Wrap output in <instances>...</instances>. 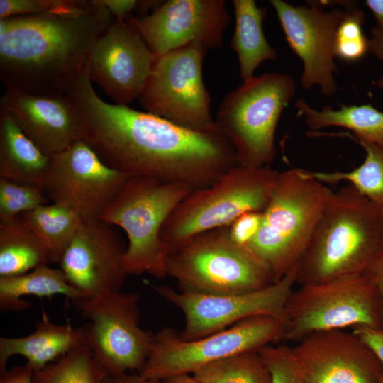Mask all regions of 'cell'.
I'll use <instances>...</instances> for the list:
<instances>
[{
  "label": "cell",
  "mask_w": 383,
  "mask_h": 383,
  "mask_svg": "<svg viewBox=\"0 0 383 383\" xmlns=\"http://www.w3.org/2000/svg\"><path fill=\"white\" fill-rule=\"evenodd\" d=\"M207 51L203 45L191 43L156 56L138 99L145 111L189 130L218 131L203 80Z\"/></svg>",
  "instance_id": "cell-12"
},
{
  "label": "cell",
  "mask_w": 383,
  "mask_h": 383,
  "mask_svg": "<svg viewBox=\"0 0 383 383\" xmlns=\"http://www.w3.org/2000/svg\"><path fill=\"white\" fill-rule=\"evenodd\" d=\"M84 344L82 327L74 328L70 323L56 324L45 312L35 325L34 331L21 338H0V372L13 355H21L33 371L40 370L65 353Z\"/></svg>",
  "instance_id": "cell-21"
},
{
  "label": "cell",
  "mask_w": 383,
  "mask_h": 383,
  "mask_svg": "<svg viewBox=\"0 0 383 383\" xmlns=\"http://www.w3.org/2000/svg\"><path fill=\"white\" fill-rule=\"evenodd\" d=\"M61 294L72 301L84 297L70 284L60 268H52L48 265L39 266L19 275L0 277V311H21L32 304L23 301V296L52 298Z\"/></svg>",
  "instance_id": "cell-25"
},
{
  "label": "cell",
  "mask_w": 383,
  "mask_h": 383,
  "mask_svg": "<svg viewBox=\"0 0 383 383\" xmlns=\"http://www.w3.org/2000/svg\"><path fill=\"white\" fill-rule=\"evenodd\" d=\"M379 383H383V371L379 377Z\"/></svg>",
  "instance_id": "cell-44"
},
{
  "label": "cell",
  "mask_w": 383,
  "mask_h": 383,
  "mask_svg": "<svg viewBox=\"0 0 383 383\" xmlns=\"http://www.w3.org/2000/svg\"><path fill=\"white\" fill-rule=\"evenodd\" d=\"M51 158L0 108V178L44 188Z\"/></svg>",
  "instance_id": "cell-22"
},
{
  "label": "cell",
  "mask_w": 383,
  "mask_h": 383,
  "mask_svg": "<svg viewBox=\"0 0 383 383\" xmlns=\"http://www.w3.org/2000/svg\"><path fill=\"white\" fill-rule=\"evenodd\" d=\"M230 20L224 0H169L150 15L126 21L159 56L191 43L207 50L221 48Z\"/></svg>",
  "instance_id": "cell-15"
},
{
  "label": "cell",
  "mask_w": 383,
  "mask_h": 383,
  "mask_svg": "<svg viewBox=\"0 0 383 383\" xmlns=\"http://www.w3.org/2000/svg\"><path fill=\"white\" fill-rule=\"evenodd\" d=\"M279 172L270 165H235L210 185L192 191L165 222L160 238L169 255L194 236L230 226L248 211H264Z\"/></svg>",
  "instance_id": "cell-5"
},
{
  "label": "cell",
  "mask_w": 383,
  "mask_h": 383,
  "mask_svg": "<svg viewBox=\"0 0 383 383\" xmlns=\"http://www.w3.org/2000/svg\"><path fill=\"white\" fill-rule=\"evenodd\" d=\"M292 348L306 383H379L382 365L353 332H316Z\"/></svg>",
  "instance_id": "cell-19"
},
{
  "label": "cell",
  "mask_w": 383,
  "mask_h": 383,
  "mask_svg": "<svg viewBox=\"0 0 383 383\" xmlns=\"http://www.w3.org/2000/svg\"><path fill=\"white\" fill-rule=\"evenodd\" d=\"M101 6L107 9L115 20L126 21L132 12L137 9L138 1L136 0H94Z\"/></svg>",
  "instance_id": "cell-38"
},
{
  "label": "cell",
  "mask_w": 383,
  "mask_h": 383,
  "mask_svg": "<svg viewBox=\"0 0 383 383\" xmlns=\"http://www.w3.org/2000/svg\"><path fill=\"white\" fill-rule=\"evenodd\" d=\"M155 57L134 28L115 20L94 45L87 73L116 104L128 106L139 98Z\"/></svg>",
  "instance_id": "cell-17"
},
{
  "label": "cell",
  "mask_w": 383,
  "mask_h": 383,
  "mask_svg": "<svg viewBox=\"0 0 383 383\" xmlns=\"http://www.w3.org/2000/svg\"><path fill=\"white\" fill-rule=\"evenodd\" d=\"M0 108L7 111L23 132L50 157L80 140L77 111L67 94L6 91Z\"/></svg>",
  "instance_id": "cell-20"
},
{
  "label": "cell",
  "mask_w": 383,
  "mask_h": 383,
  "mask_svg": "<svg viewBox=\"0 0 383 383\" xmlns=\"http://www.w3.org/2000/svg\"><path fill=\"white\" fill-rule=\"evenodd\" d=\"M42 242L50 263H58L84 221L72 209L56 204L42 205L19 216Z\"/></svg>",
  "instance_id": "cell-27"
},
{
  "label": "cell",
  "mask_w": 383,
  "mask_h": 383,
  "mask_svg": "<svg viewBox=\"0 0 383 383\" xmlns=\"http://www.w3.org/2000/svg\"><path fill=\"white\" fill-rule=\"evenodd\" d=\"M48 200L42 187L0 178V222L48 204Z\"/></svg>",
  "instance_id": "cell-32"
},
{
  "label": "cell",
  "mask_w": 383,
  "mask_h": 383,
  "mask_svg": "<svg viewBox=\"0 0 383 383\" xmlns=\"http://www.w3.org/2000/svg\"><path fill=\"white\" fill-rule=\"evenodd\" d=\"M365 151L364 162L350 172H318L310 176L323 184L346 182L372 203L383 209V149L377 145L350 136Z\"/></svg>",
  "instance_id": "cell-28"
},
{
  "label": "cell",
  "mask_w": 383,
  "mask_h": 383,
  "mask_svg": "<svg viewBox=\"0 0 383 383\" xmlns=\"http://www.w3.org/2000/svg\"><path fill=\"white\" fill-rule=\"evenodd\" d=\"M232 4L235 23L230 45L237 53L240 77L245 82L254 77L261 63L277 60V52L263 32L267 9L258 7L254 0H233Z\"/></svg>",
  "instance_id": "cell-23"
},
{
  "label": "cell",
  "mask_w": 383,
  "mask_h": 383,
  "mask_svg": "<svg viewBox=\"0 0 383 383\" xmlns=\"http://www.w3.org/2000/svg\"><path fill=\"white\" fill-rule=\"evenodd\" d=\"M263 211H248L228 226L229 237L235 244L247 248L257 235L262 223Z\"/></svg>",
  "instance_id": "cell-35"
},
{
  "label": "cell",
  "mask_w": 383,
  "mask_h": 383,
  "mask_svg": "<svg viewBox=\"0 0 383 383\" xmlns=\"http://www.w3.org/2000/svg\"><path fill=\"white\" fill-rule=\"evenodd\" d=\"M114 21L94 0H66L51 12L0 19V81L6 91L67 94Z\"/></svg>",
  "instance_id": "cell-2"
},
{
  "label": "cell",
  "mask_w": 383,
  "mask_h": 383,
  "mask_svg": "<svg viewBox=\"0 0 383 383\" xmlns=\"http://www.w3.org/2000/svg\"><path fill=\"white\" fill-rule=\"evenodd\" d=\"M382 234V209L350 184L333 192L299 263L296 283L364 273Z\"/></svg>",
  "instance_id": "cell-3"
},
{
  "label": "cell",
  "mask_w": 383,
  "mask_h": 383,
  "mask_svg": "<svg viewBox=\"0 0 383 383\" xmlns=\"http://www.w3.org/2000/svg\"><path fill=\"white\" fill-rule=\"evenodd\" d=\"M285 313L284 340L290 342L319 331L383 326L380 295L365 273L301 284L292 292Z\"/></svg>",
  "instance_id": "cell-9"
},
{
  "label": "cell",
  "mask_w": 383,
  "mask_h": 383,
  "mask_svg": "<svg viewBox=\"0 0 383 383\" xmlns=\"http://www.w3.org/2000/svg\"><path fill=\"white\" fill-rule=\"evenodd\" d=\"M34 371L27 364L1 372L0 383H33Z\"/></svg>",
  "instance_id": "cell-39"
},
{
  "label": "cell",
  "mask_w": 383,
  "mask_h": 383,
  "mask_svg": "<svg viewBox=\"0 0 383 383\" xmlns=\"http://www.w3.org/2000/svg\"><path fill=\"white\" fill-rule=\"evenodd\" d=\"M332 192L307 170L279 172L262 226L247 247L267 267L273 282L300 263Z\"/></svg>",
  "instance_id": "cell-4"
},
{
  "label": "cell",
  "mask_w": 383,
  "mask_h": 383,
  "mask_svg": "<svg viewBox=\"0 0 383 383\" xmlns=\"http://www.w3.org/2000/svg\"><path fill=\"white\" fill-rule=\"evenodd\" d=\"M167 276L179 291L210 294L246 293L273 283L267 267L232 241L228 226L200 233L172 252Z\"/></svg>",
  "instance_id": "cell-8"
},
{
  "label": "cell",
  "mask_w": 383,
  "mask_h": 383,
  "mask_svg": "<svg viewBox=\"0 0 383 383\" xmlns=\"http://www.w3.org/2000/svg\"><path fill=\"white\" fill-rule=\"evenodd\" d=\"M67 95L78 117L79 139L109 167L130 177L206 187L237 165L218 131L189 130L146 111L101 99L87 70Z\"/></svg>",
  "instance_id": "cell-1"
},
{
  "label": "cell",
  "mask_w": 383,
  "mask_h": 383,
  "mask_svg": "<svg viewBox=\"0 0 383 383\" xmlns=\"http://www.w3.org/2000/svg\"><path fill=\"white\" fill-rule=\"evenodd\" d=\"M199 383H270V375L258 351L233 355L195 370Z\"/></svg>",
  "instance_id": "cell-30"
},
{
  "label": "cell",
  "mask_w": 383,
  "mask_h": 383,
  "mask_svg": "<svg viewBox=\"0 0 383 383\" xmlns=\"http://www.w3.org/2000/svg\"><path fill=\"white\" fill-rule=\"evenodd\" d=\"M309 6H293L282 0H271L286 40L304 65L301 83L304 89L318 84L327 96L338 89L334 78L337 68L333 61L337 28L345 9L325 11L318 1Z\"/></svg>",
  "instance_id": "cell-16"
},
{
  "label": "cell",
  "mask_w": 383,
  "mask_h": 383,
  "mask_svg": "<svg viewBox=\"0 0 383 383\" xmlns=\"http://www.w3.org/2000/svg\"><path fill=\"white\" fill-rule=\"evenodd\" d=\"M107 375L83 344L34 371L33 383H104Z\"/></svg>",
  "instance_id": "cell-29"
},
{
  "label": "cell",
  "mask_w": 383,
  "mask_h": 383,
  "mask_svg": "<svg viewBox=\"0 0 383 383\" xmlns=\"http://www.w3.org/2000/svg\"><path fill=\"white\" fill-rule=\"evenodd\" d=\"M295 90L289 75L270 72L243 82L224 96L214 122L233 145L238 165L260 167L274 160L277 123Z\"/></svg>",
  "instance_id": "cell-7"
},
{
  "label": "cell",
  "mask_w": 383,
  "mask_h": 383,
  "mask_svg": "<svg viewBox=\"0 0 383 383\" xmlns=\"http://www.w3.org/2000/svg\"><path fill=\"white\" fill-rule=\"evenodd\" d=\"M352 332L373 351L383 366V326H357L352 328Z\"/></svg>",
  "instance_id": "cell-36"
},
{
  "label": "cell",
  "mask_w": 383,
  "mask_h": 383,
  "mask_svg": "<svg viewBox=\"0 0 383 383\" xmlns=\"http://www.w3.org/2000/svg\"><path fill=\"white\" fill-rule=\"evenodd\" d=\"M89 321L83 325L84 345L108 375L118 376L143 368L153 333L140 326L138 292H108L72 301Z\"/></svg>",
  "instance_id": "cell-11"
},
{
  "label": "cell",
  "mask_w": 383,
  "mask_h": 383,
  "mask_svg": "<svg viewBox=\"0 0 383 383\" xmlns=\"http://www.w3.org/2000/svg\"><path fill=\"white\" fill-rule=\"evenodd\" d=\"M126 249L116 226L101 219L84 221L59 265L70 284L84 297L119 292L128 276Z\"/></svg>",
  "instance_id": "cell-18"
},
{
  "label": "cell",
  "mask_w": 383,
  "mask_h": 383,
  "mask_svg": "<svg viewBox=\"0 0 383 383\" xmlns=\"http://www.w3.org/2000/svg\"><path fill=\"white\" fill-rule=\"evenodd\" d=\"M258 353L269 371L270 383H306L292 347L271 344Z\"/></svg>",
  "instance_id": "cell-33"
},
{
  "label": "cell",
  "mask_w": 383,
  "mask_h": 383,
  "mask_svg": "<svg viewBox=\"0 0 383 383\" xmlns=\"http://www.w3.org/2000/svg\"><path fill=\"white\" fill-rule=\"evenodd\" d=\"M286 326L268 316L246 318L205 337L186 340L172 328L153 333L148 358L138 373L144 379L160 381L190 374L207 364L233 355L257 352L284 340Z\"/></svg>",
  "instance_id": "cell-10"
},
{
  "label": "cell",
  "mask_w": 383,
  "mask_h": 383,
  "mask_svg": "<svg viewBox=\"0 0 383 383\" xmlns=\"http://www.w3.org/2000/svg\"><path fill=\"white\" fill-rule=\"evenodd\" d=\"M50 264L45 246L20 216L0 222V277Z\"/></svg>",
  "instance_id": "cell-26"
},
{
  "label": "cell",
  "mask_w": 383,
  "mask_h": 383,
  "mask_svg": "<svg viewBox=\"0 0 383 383\" xmlns=\"http://www.w3.org/2000/svg\"><path fill=\"white\" fill-rule=\"evenodd\" d=\"M365 4L372 11L377 26L383 28V0H366Z\"/></svg>",
  "instance_id": "cell-42"
},
{
  "label": "cell",
  "mask_w": 383,
  "mask_h": 383,
  "mask_svg": "<svg viewBox=\"0 0 383 383\" xmlns=\"http://www.w3.org/2000/svg\"><path fill=\"white\" fill-rule=\"evenodd\" d=\"M193 189L182 184L129 177L100 219L126 233L128 275L167 277L168 250L160 238L165 222Z\"/></svg>",
  "instance_id": "cell-6"
},
{
  "label": "cell",
  "mask_w": 383,
  "mask_h": 383,
  "mask_svg": "<svg viewBox=\"0 0 383 383\" xmlns=\"http://www.w3.org/2000/svg\"><path fill=\"white\" fill-rule=\"evenodd\" d=\"M294 106L298 115L304 117L306 126L312 131L329 126L345 128L353 132L344 133L345 136L361 139L383 149V112L370 104H341L338 110L325 106L321 111H316L300 98Z\"/></svg>",
  "instance_id": "cell-24"
},
{
  "label": "cell",
  "mask_w": 383,
  "mask_h": 383,
  "mask_svg": "<svg viewBox=\"0 0 383 383\" xmlns=\"http://www.w3.org/2000/svg\"><path fill=\"white\" fill-rule=\"evenodd\" d=\"M66 0H0V19L45 13L62 7Z\"/></svg>",
  "instance_id": "cell-34"
},
{
  "label": "cell",
  "mask_w": 383,
  "mask_h": 383,
  "mask_svg": "<svg viewBox=\"0 0 383 383\" xmlns=\"http://www.w3.org/2000/svg\"><path fill=\"white\" fill-rule=\"evenodd\" d=\"M345 15L340 23L335 36V57L345 62H355L368 52V38L362 30L365 13L354 1H340Z\"/></svg>",
  "instance_id": "cell-31"
},
{
  "label": "cell",
  "mask_w": 383,
  "mask_h": 383,
  "mask_svg": "<svg viewBox=\"0 0 383 383\" xmlns=\"http://www.w3.org/2000/svg\"><path fill=\"white\" fill-rule=\"evenodd\" d=\"M156 382L144 379L138 373H127L118 376L107 375L104 383H156Z\"/></svg>",
  "instance_id": "cell-41"
},
{
  "label": "cell",
  "mask_w": 383,
  "mask_h": 383,
  "mask_svg": "<svg viewBox=\"0 0 383 383\" xmlns=\"http://www.w3.org/2000/svg\"><path fill=\"white\" fill-rule=\"evenodd\" d=\"M156 383H199L192 375L181 374L174 376L160 381H157Z\"/></svg>",
  "instance_id": "cell-43"
},
{
  "label": "cell",
  "mask_w": 383,
  "mask_h": 383,
  "mask_svg": "<svg viewBox=\"0 0 383 383\" xmlns=\"http://www.w3.org/2000/svg\"><path fill=\"white\" fill-rule=\"evenodd\" d=\"M364 273L376 287L382 299L383 309V234L377 249Z\"/></svg>",
  "instance_id": "cell-37"
},
{
  "label": "cell",
  "mask_w": 383,
  "mask_h": 383,
  "mask_svg": "<svg viewBox=\"0 0 383 383\" xmlns=\"http://www.w3.org/2000/svg\"><path fill=\"white\" fill-rule=\"evenodd\" d=\"M50 158L44 186L49 200L83 221L100 219L130 177L104 163L81 140Z\"/></svg>",
  "instance_id": "cell-14"
},
{
  "label": "cell",
  "mask_w": 383,
  "mask_h": 383,
  "mask_svg": "<svg viewBox=\"0 0 383 383\" xmlns=\"http://www.w3.org/2000/svg\"><path fill=\"white\" fill-rule=\"evenodd\" d=\"M299 263L276 282L255 291L210 294L176 291L167 285H152L163 299L182 312L185 323L179 333L186 340L199 339L257 316L276 318L286 326L285 307L297 282Z\"/></svg>",
  "instance_id": "cell-13"
},
{
  "label": "cell",
  "mask_w": 383,
  "mask_h": 383,
  "mask_svg": "<svg viewBox=\"0 0 383 383\" xmlns=\"http://www.w3.org/2000/svg\"><path fill=\"white\" fill-rule=\"evenodd\" d=\"M368 52L383 62V28L377 25L372 28L368 39ZM377 85L383 91V76L377 82Z\"/></svg>",
  "instance_id": "cell-40"
}]
</instances>
